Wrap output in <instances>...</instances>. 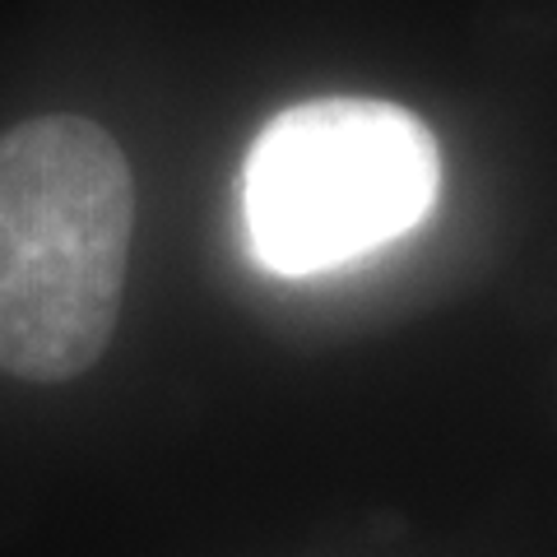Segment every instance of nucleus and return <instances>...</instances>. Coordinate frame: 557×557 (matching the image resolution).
Returning a JSON list of instances; mask_svg holds the SVG:
<instances>
[{
	"label": "nucleus",
	"mask_w": 557,
	"mask_h": 557,
	"mask_svg": "<svg viewBox=\"0 0 557 557\" xmlns=\"http://www.w3.org/2000/svg\"><path fill=\"white\" fill-rule=\"evenodd\" d=\"M135 233V177L89 116L0 135V372L57 386L108 354Z\"/></svg>",
	"instance_id": "obj_1"
},
{
	"label": "nucleus",
	"mask_w": 557,
	"mask_h": 557,
	"mask_svg": "<svg viewBox=\"0 0 557 557\" xmlns=\"http://www.w3.org/2000/svg\"><path fill=\"white\" fill-rule=\"evenodd\" d=\"M442 182L432 131L386 98L284 108L247 159V228L278 274H317L405 237Z\"/></svg>",
	"instance_id": "obj_2"
}]
</instances>
